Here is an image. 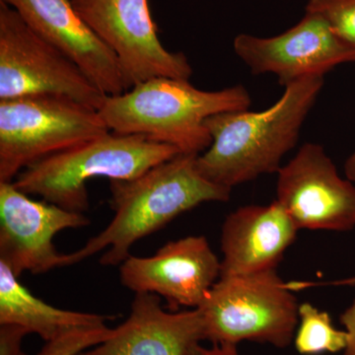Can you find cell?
I'll return each mask as SVG.
<instances>
[{"instance_id": "7a4b0ae2", "label": "cell", "mask_w": 355, "mask_h": 355, "mask_svg": "<svg viewBox=\"0 0 355 355\" xmlns=\"http://www.w3.org/2000/svg\"><path fill=\"white\" fill-rule=\"evenodd\" d=\"M323 86L324 76L306 77L286 86L279 101L265 111L225 112L207 118L205 125L212 142L197 157L198 172L230 190L279 172Z\"/></svg>"}, {"instance_id": "ac0fdd59", "label": "cell", "mask_w": 355, "mask_h": 355, "mask_svg": "<svg viewBox=\"0 0 355 355\" xmlns=\"http://www.w3.org/2000/svg\"><path fill=\"white\" fill-rule=\"evenodd\" d=\"M305 11L322 16L338 38L355 49V0H308Z\"/></svg>"}, {"instance_id": "cb8c5ba5", "label": "cell", "mask_w": 355, "mask_h": 355, "mask_svg": "<svg viewBox=\"0 0 355 355\" xmlns=\"http://www.w3.org/2000/svg\"><path fill=\"white\" fill-rule=\"evenodd\" d=\"M354 282H355V279H354Z\"/></svg>"}, {"instance_id": "8992f818", "label": "cell", "mask_w": 355, "mask_h": 355, "mask_svg": "<svg viewBox=\"0 0 355 355\" xmlns=\"http://www.w3.org/2000/svg\"><path fill=\"white\" fill-rule=\"evenodd\" d=\"M110 132L97 109L65 96L0 100V182Z\"/></svg>"}, {"instance_id": "ba28073f", "label": "cell", "mask_w": 355, "mask_h": 355, "mask_svg": "<svg viewBox=\"0 0 355 355\" xmlns=\"http://www.w3.org/2000/svg\"><path fill=\"white\" fill-rule=\"evenodd\" d=\"M77 12L114 51L130 87L156 78L190 79L183 53L166 50L158 38L148 0H71Z\"/></svg>"}, {"instance_id": "44dd1931", "label": "cell", "mask_w": 355, "mask_h": 355, "mask_svg": "<svg viewBox=\"0 0 355 355\" xmlns=\"http://www.w3.org/2000/svg\"><path fill=\"white\" fill-rule=\"evenodd\" d=\"M340 323L349 336L343 355H355V299L352 305L340 315Z\"/></svg>"}, {"instance_id": "4fadbf2b", "label": "cell", "mask_w": 355, "mask_h": 355, "mask_svg": "<svg viewBox=\"0 0 355 355\" xmlns=\"http://www.w3.org/2000/svg\"><path fill=\"white\" fill-rule=\"evenodd\" d=\"M44 41L70 58L107 96L130 87L114 51L77 12L71 0H0Z\"/></svg>"}, {"instance_id": "7c38bea8", "label": "cell", "mask_w": 355, "mask_h": 355, "mask_svg": "<svg viewBox=\"0 0 355 355\" xmlns=\"http://www.w3.org/2000/svg\"><path fill=\"white\" fill-rule=\"evenodd\" d=\"M120 266L123 286L164 298L171 311L198 308L221 275V261L205 236L168 242L151 257L130 254Z\"/></svg>"}, {"instance_id": "2e32d148", "label": "cell", "mask_w": 355, "mask_h": 355, "mask_svg": "<svg viewBox=\"0 0 355 355\" xmlns=\"http://www.w3.org/2000/svg\"><path fill=\"white\" fill-rule=\"evenodd\" d=\"M112 318L48 304L33 295L19 277L0 261V324H19L46 343L74 329L106 324Z\"/></svg>"}, {"instance_id": "5bb4252c", "label": "cell", "mask_w": 355, "mask_h": 355, "mask_svg": "<svg viewBox=\"0 0 355 355\" xmlns=\"http://www.w3.org/2000/svg\"><path fill=\"white\" fill-rule=\"evenodd\" d=\"M202 340L198 308L168 312L155 294L135 293L130 316L111 338L79 355H190Z\"/></svg>"}, {"instance_id": "277c9868", "label": "cell", "mask_w": 355, "mask_h": 355, "mask_svg": "<svg viewBox=\"0 0 355 355\" xmlns=\"http://www.w3.org/2000/svg\"><path fill=\"white\" fill-rule=\"evenodd\" d=\"M181 154L174 146L140 135L110 132L81 146L53 154L26 168L13 183L27 195L70 211L89 207L86 183L95 177L132 180Z\"/></svg>"}, {"instance_id": "ffe728a7", "label": "cell", "mask_w": 355, "mask_h": 355, "mask_svg": "<svg viewBox=\"0 0 355 355\" xmlns=\"http://www.w3.org/2000/svg\"><path fill=\"white\" fill-rule=\"evenodd\" d=\"M29 331L14 324H0V355H27L23 352L22 343Z\"/></svg>"}, {"instance_id": "7402d4cb", "label": "cell", "mask_w": 355, "mask_h": 355, "mask_svg": "<svg viewBox=\"0 0 355 355\" xmlns=\"http://www.w3.org/2000/svg\"><path fill=\"white\" fill-rule=\"evenodd\" d=\"M190 355H242L240 354L237 345H212L211 347H205L198 345L193 347Z\"/></svg>"}, {"instance_id": "30bf717a", "label": "cell", "mask_w": 355, "mask_h": 355, "mask_svg": "<svg viewBox=\"0 0 355 355\" xmlns=\"http://www.w3.org/2000/svg\"><path fill=\"white\" fill-rule=\"evenodd\" d=\"M233 48L252 73L275 74L284 87L355 62V49L338 38L322 16L308 11L297 24L277 36L238 35Z\"/></svg>"}, {"instance_id": "e0dca14e", "label": "cell", "mask_w": 355, "mask_h": 355, "mask_svg": "<svg viewBox=\"0 0 355 355\" xmlns=\"http://www.w3.org/2000/svg\"><path fill=\"white\" fill-rule=\"evenodd\" d=\"M298 315L293 340L298 354H338L345 349L349 336L345 330H338L334 326L329 313L306 302L299 305Z\"/></svg>"}, {"instance_id": "3957f363", "label": "cell", "mask_w": 355, "mask_h": 355, "mask_svg": "<svg viewBox=\"0 0 355 355\" xmlns=\"http://www.w3.org/2000/svg\"><path fill=\"white\" fill-rule=\"evenodd\" d=\"M251 96L242 85L200 90L188 79L156 77L120 95L106 96L99 114L112 132L140 135L200 155L211 146L205 121L214 114L249 110Z\"/></svg>"}, {"instance_id": "d6986e66", "label": "cell", "mask_w": 355, "mask_h": 355, "mask_svg": "<svg viewBox=\"0 0 355 355\" xmlns=\"http://www.w3.org/2000/svg\"><path fill=\"white\" fill-rule=\"evenodd\" d=\"M113 333L114 329L106 324L74 329L46 342L37 355H79L106 342Z\"/></svg>"}, {"instance_id": "9c48e42d", "label": "cell", "mask_w": 355, "mask_h": 355, "mask_svg": "<svg viewBox=\"0 0 355 355\" xmlns=\"http://www.w3.org/2000/svg\"><path fill=\"white\" fill-rule=\"evenodd\" d=\"M275 200L299 230L343 232L355 228V184L340 176L320 144H305L280 168Z\"/></svg>"}, {"instance_id": "603a6c76", "label": "cell", "mask_w": 355, "mask_h": 355, "mask_svg": "<svg viewBox=\"0 0 355 355\" xmlns=\"http://www.w3.org/2000/svg\"><path fill=\"white\" fill-rule=\"evenodd\" d=\"M345 172L347 179L355 183V151L345 161Z\"/></svg>"}, {"instance_id": "6da1fadb", "label": "cell", "mask_w": 355, "mask_h": 355, "mask_svg": "<svg viewBox=\"0 0 355 355\" xmlns=\"http://www.w3.org/2000/svg\"><path fill=\"white\" fill-rule=\"evenodd\" d=\"M198 156L178 154L135 179L110 181L113 219L83 248L65 254V266L104 250L101 265H121L130 256L135 243L176 217L202 203L227 202L232 190L202 176L197 168Z\"/></svg>"}, {"instance_id": "8fae6325", "label": "cell", "mask_w": 355, "mask_h": 355, "mask_svg": "<svg viewBox=\"0 0 355 355\" xmlns=\"http://www.w3.org/2000/svg\"><path fill=\"white\" fill-rule=\"evenodd\" d=\"M90 220L46 200H32L13 182H0V261L20 277L65 266L53 238L65 229L84 227Z\"/></svg>"}, {"instance_id": "52a82bcc", "label": "cell", "mask_w": 355, "mask_h": 355, "mask_svg": "<svg viewBox=\"0 0 355 355\" xmlns=\"http://www.w3.org/2000/svg\"><path fill=\"white\" fill-rule=\"evenodd\" d=\"M32 95L65 96L97 110L107 96L0 1V100Z\"/></svg>"}, {"instance_id": "5b68a950", "label": "cell", "mask_w": 355, "mask_h": 355, "mask_svg": "<svg viewBox=\"0 0 355 355\" xmlns=\"http://www.w3.org/2000/svg\"><path fill=\"white\" fill-rule=\"evenodd\" d=\"M299 305L273 270L220 277L198 309L212 345L254 342L286 349L295 336Z\"/></svg>"}, {"instance_id": "9a60e30c", "label": "cell", "mask_w": 355, "mask_h": 355, "mask_svg": "<svg viewBox=\"0 0 355 355\" xmlns=\"http://www.w3.org/2000/svg\"><path fill=\"white\" fill-rule=\"evenodd\" d=\"M299 228L277 200L240 207L229 214L221 233V275L277 270Z\"/></svg>"}]
</instances>
